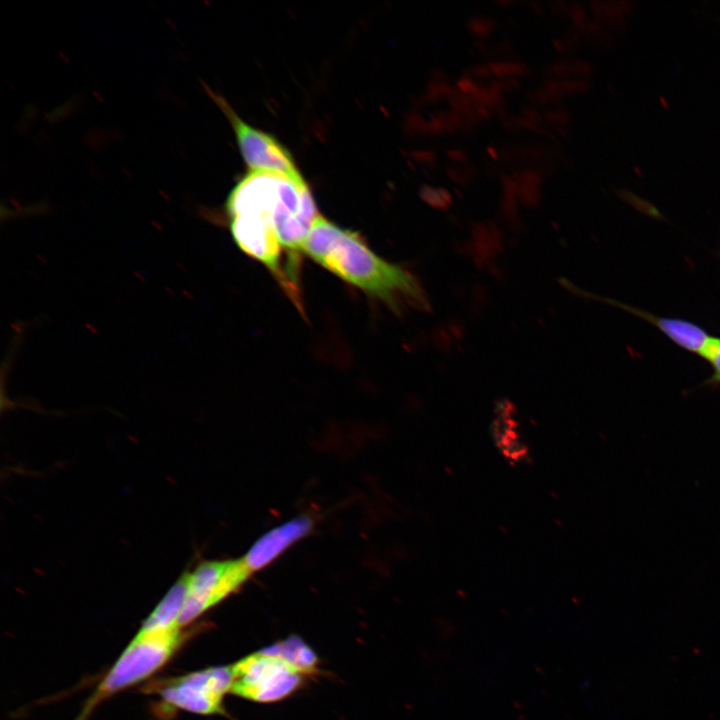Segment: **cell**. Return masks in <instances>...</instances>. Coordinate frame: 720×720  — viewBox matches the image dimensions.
I'll list each match as a JSON object with an SVG mask.
<instances>
[{"label":"cell","instance_id":"obj_9","mask_svg":"<svg viewBox=\"0 0 720 720\" xmlns=\"http://www.w3.org/2000/svg\"><path fill=\"white\" fill-rule=\"evenodd\" d=\"M282 657L304 675L315 671L317 658L313 651L300 639L291 638L266 648Z\"/></svg>","mask_w":720,"mask_h":720},{"label":"cell","instance_id":"obj_1","mask_svg":"<svg viewBox=\"0 0 720 720\" xmlns=\"http://www.w3.org/2000/svg\"><path fill=\"white\" fill-rule=\"evenodd\" d=\"M302 252L338 278L393 309L403 303L426 306L424 293L409 272L375 254L357 232L321 215L310 230Z\"/></svg>","mask_w":720,"mask_h":720},{"label":"cell","instance_id":"obj_15","mask_svg":"<svg viewBox=\"0 0 720 720\" xmlns=\"http://www.w3.org/2000/svg\"><path fill=\"white\" fill-rule=\"evenodd\" d=\"M455 90L452 89L447 83L435 81L429 85L428 97L432 101H437L444 97L448 99L454 94Z\"/></svg>","mask_w":720,"mask_h":720},{"label":"cell","instance_id":"obj_17","mask_svg":"<svg viewBox=\"0 0 720 720\" xmlns=\"http://www.w3.org/2000/svg\"><path fill=\"white\" fill-rule=\"evenodd\" d=\"M545 118L554 125L563 126L568 123V113L563 109H550L545 112Z\"/></svg>","mask_w":720,"mask_h":720},{"label":"cell","instance_id":"obj_5","mask_svg":"<svg viewBox=\"0 0 720 720\" xmlns=\"http://www.w3.org/2000/svg\"><path fill=\"white\" fill-rule=\"evenodd\" d=\"M252 575L243 559L207 561L188 573V593L179 625L185 628L237 591Z\"/></svg>","mask_w":720,"mask_h":720},{"label":"cell","instance_id":"obj_11","mask_svg":"<svg viewBox=\"0 0 720 720\" xmlns=\"http://www.w3.org/2000/svg\"><path fill=\"white\" fill-rule=\"evenodd\" d=\"M422 198L431 205L438 208H447L452 203V196L445 188H432L423 186L421 188Z\"/></svg>","mask_w":720,"mask_h":720},{"label":"cell","instance_id":"obj_19","mask_svg":"<svg viewBox=\"0 0 720 720\" xmlns=\"http://www.w3.org/2000/svg\"><path fill=\"white\" fill-rule=\"evenodd\" d=\"M522 113L526 120L535 123L537 125L542 126L543 125V118L539 115V113L534 110L533 108H523Z\"/></svg>","mask_w":720,"mask_h":720},{"label":"cell","instance_id":"obj_2","mask_svg":"<svg viewBox=\"0 0 720 720\" xmlns=\"http://www.w3.org/2000/svg\"><path fill=\"white\" fill-rule=\"evenodd\" d=\"M193 633L192 630L184 628L152 633L137 632L98 683L76 720H86L103 701L149 678L175 655Z\"/></svg>","mask_w":720,"mask_h":720},{"label":"cell","instance_id":"obj_3","mask_svg":"<svg viewBox=\"0 0 720 720\" xmlns=\"http://www.w3.org/2000/svg\"><path fill=\"white\" fill-rule=\"evenodd\" d=\"M232 667H213L150 682L143 691L157 694L167 708L211 715L223 713L224 695L231 691Z\"/></svg>","mask_w":720,"mask_h":720},{"label":"cell","instance_id":"obj_21","mask_svg":"<svg viewBox=\"0 0 720 720\" xmlns=\"http://www.w3.org/2000/svg\"><path fill=\"white\" fill-rule=\"evenodd\" d=\"M446 155L449 159L456 162L464 163L467 161V154L460 149H449L446 151Z\"/></svg>","mask_w":720,"mask_h":720},{"label":"cell","instance_id":"obj_18","mask_svg":"<svg viewBox=\"0 0 720 720\" xmlns=\"http://www.w3.org/2000/svg\"><path fill=\"white\" fill-rule=\"evenodd\" d=\"M498 83H499V86L502 91L504 90V91L512 92V91H516L520 88L519 82L515 78H512V77L503 78V79L499 80Z\"/></svg>","mask_w":720,"mask_h":720},{"label":"cell","instance_id":"obj_8","mask_svg":"<svg viewBox=\"0 0 720 720\" xmlns=\"http://www.w3.org/2000/svg\"><path fill=\"white\" fill-rule=\"evenodd\" d=\"M188 593V573L183 574L144 620L138 632L152 633L182 628L179 619Z\"/></svg>","mask_w":720,"mask_h":720},{"label":"cell","instance_id":"obj_22","mask_svg":"<svg viewBox=\"0 0 720 720\" xmlns=\"http://www.w3.org/2000/svg\"><path fill=\"white\" fill-rule=\"evenodd\" d=\"M488 152H489V154H490L493 158H497V157H498L497 151H496V149H494L493 147H489V148H488Z\"/></svg>","mask_w":720,"mask_h":720},{"label":"cell","instance_id":"obj_7","mask_svg":"<svg viewBox=\"0 0 720 720\" xmlns=\"http://www.w3.org/2000/svg\"><path fill=\"white\" fill-rule=\"evenodd\" d=\"M312 527L313 521L308 516H299L289 520L260 537L242 559L253 574L270 564L291 545L309 534Z\"/></svg>","mask_w":720,"mask_h":720},{"label":"cell","instance_id":"obj_14","mask_svg":"<svg viewBox=\"0 0 720 720\" xmlns=\"http://www.w3.org/2000/svg\"><path fill=\"white\" fill-rule=\"evenodd\" d=\"M446 173L458 184H469L476 176V170L471 166L447 167Z\"/></svg>","mask_w":720,"mask_h":720},{"label":"cell","instance_id":"obj_12","mask_svg":"<svg viewBox=\"0 0 720 720\" xmlns=\"http://www.w3.org/2000/svg\"><path fill=\"white\" fill-rule=\"evenodd\" d=\"M467 28L479 37H488L495 30L496 21L489 17L474 16L468 20Z\"/></svg>","mask_w":720,"mask_h":720},{"label":"cell","instance_id":"obj_16","mask_svg":"<svg viewBox=\"0 0 720 720\" xmlns=\"http://www.w3.org/2000/svg\"><path fill=\"white\" fill-rule=\"evenodd\" d=\"M709 364L712 367V374L707 380V383L713 386H720V339Z\"/></svg>","mask_w":720,"mask_h":720},{"label":"cell","instance_id":"obj_10","mask_svg":"<svg viewBox=\"0 0 720 720\" xmlns=\"http://www.w3.org/2000/svg\"><path fill=\"white\" fill-rule=\"evenodd\" d=\"M487 65L491 73L497 77L508 78L529 73V68L524 63L516 61H493Z\"/></svg>","mask_w":720,"mask_h":720},{"label":"cell","instance_id":"obj_13","mask_svg":"<svg viewBox=\"0 0 720 720\" xmlns=\"http://www.w3.org/2000/svg\"><path fill=\"white\" fill-rule=\"evenodd\" d=\"M582 64L569 61H558L545 67L547 75L564 77L582 71Z\"/></svg>","mask_w":720,"mask_h":720},{"label":"cell","instance_id":"obj_20","mask_svg":"<svg viewBox=\"0 0 720 720\" xmlns=\"http://www.w3.org/2000/svg\"><path fill=\"white\" fill-rule=\"evenodd\" d=\"M468 73L471 76L482 79V78H488L491 74V71H490L488 65L480 64V65L472 67Z\"/></svg>","mask_w":720,"mask_h":720},{"label":"cell","instance_id":"obj_6","mask_svg":"<svg viewBox=\"0 0 720 720\" xmlns=\"http://www.w3.org/2000/svg\"><path fill=\"white\" fill-rule=\"evenodd\" d=\"M209 92L230 121L242 157L251 171L301 176L290 152L276 138L243 121L225 99Z\"/></svg>","mask_w":720,"mask_h":720},{"label":"cell","instance_id":"obj_4","mask_svg":"<svg viewBox=\"0 0 720 720\" xmlns=\"http://www.w3.org/2000/svg\"><path fill=\"white\" fill-rule=\"evenodd\" d=\"M230 693L256 702H274L293 693L304 674L282 657L261 650L231 666Z\"/></svg>","mask_w":720,"mask_h":720}]
</instances>
